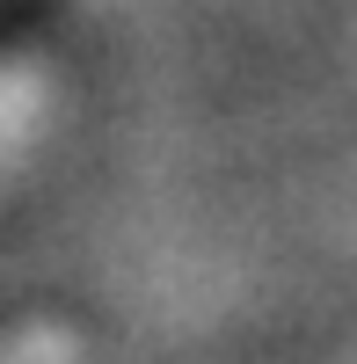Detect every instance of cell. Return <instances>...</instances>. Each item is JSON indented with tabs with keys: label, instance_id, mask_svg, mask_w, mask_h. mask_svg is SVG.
<instances>
[{
	"label": "cell",
	"instance_id": "obj_1",
	"mask_svg": "<svg viewBox=\"0 0 357 364\" xmlns=\"http://www.w3.org/2000/svg\"><path fill=\"white\" fill-rule=\"evenodd\" d=\"M0 364H80V343L66 328H15L0 336Z\"/></svg>",
	"mask_w": 357,
	"mask_h": 364
}]
</instances>
